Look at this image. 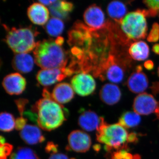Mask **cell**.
<instances>
[{"label": "cell", "mask_w": 159, "mask_h": 159, "mask_svg": "<svg viewBox=\"0 0 159 159\" xmlns=\"http://www.w3.org/2000/svg\"><path fill=\"white\" fill-rule=\"evenodd\" d=\"M144 66L145 68L148 70H153L154 67L153 61L151 60H147L145 61Z\"/></svg>", "instance_id": "cell-36"}, {"label": "cell", "mask_w": 159, "mask_h": 159, "mask_svg": "<svg viewBox=\"0 0 159 159\" xmlns=\"http://www.w3.org/2000/svg\"><path fill=\"white\" fill-rule=\"evenodd\" d=\"M15 103L17 106L18 111L20 114V116L23 117V115L25 113V109L26 105L29 102V100L25 99H19L15 101Z\"/></svg>", "instance_id": "cell-30"}, {"label": "cell", "mask_w": 159, "mask_h": 159, "mask_svg": "<svg viewBox=\"0 0 159 159\" xmlns=\"http://www.w3.org/2000/svg\"><path fill=\"white\" fill-rule=\"evenodd\" d=\"M74 74L67 67L59 68L41 69L38 72L36 79L39 84L44 86L61 81Z\"/></svg>", "instance_id": "cell-8"}, {"label": "cell", "mask_w": 159, "mask_h": 159, "mask_svg": "<svg viewBox=\"0 0 159 159\" xmlns=\"http://www.w3.org/2000/svg\"><path fill=\"white\" fill-rule=\"evenodd\" d=\"M147 41L150 43H156L159 40V24L154 23L147 38Z\"/></svg>", "instance_id": "cell-28"}, {"label": "cell", "mask_w": 159, "mask_h": 159, "mask_svg": "<svg viewBox=\"0 0 159 159\" xmlns=\"http://www.w3.org/2000/svg\"><path fill=\"white\" fill-rule=\"evenodd\" d=\"M48 159H70L66 154L61 153H57L51 155Z\"/></svg>", "instance_id": "cell-35"}, {"label": "cell", "mask_w": 159, "mask_h": 159, "mask_svg": "<svg viewBox=\"0 0 159 159\" xmlns=\"http://www.w3.org/2000/svg\"><path fill=\"white\" fill-rule=\"evenodd\" d=\"M56 2L55 0H53V1H39V2L40 3H42L43 5H47V6H51V4H53L54 2Z\"/></svg>", "instance_id": "cell-38"}, {"label": "cell", "mask_w": 159, "mask_h": 159, "mask_svg": "<svg viewBox=\"0 0 159 159\" xmlns=\"http://www.w3.org/2000/svg\"><path fill=\"white\" fill-rule=\"evenodd\" d=\"M51 96L55 102L62 105L70 102L74 98V90L69 83H60L54 86Z\"/></svg>", "instance_id": "cell-15"}, {"label": "cell", "mask_w": 159, "mask_h": 159, "mask_svg": "<svg viewBox=\"0 0 159 159\" xmlns=\"http://www.w3.org/2000/svg\"><path fill=\"white\" fill-rule=\"evenodd\" d=\"M116 53L115 49L111 50L108 57L93 74L95 77L102 80H107L113 84L122 82L126 70V61Z\"/></svg>", "instance_id": "cell-6"}, {"label": "cell", "mask_w": 159, "mask_h": 159, "mask_svg": "<svg viewBox=\"0 0 159 159\" xmlns=\"http://www.w3.org/2000/svg\"><path fill=\"white\" fill-rule=\"evenodd\" d=\"M62 45L52 39L37 42L33 50L34 62L42 69L66 67L68 54Z\"/></svg>", "instance_id": "cell-2"}, {"label": "cell", "mask_w": 159, "mask_h": 159, "mask_svg": "<svg viewBox=\"0 0 159 159\" xmlns=\"http://www.w3.org/2000/svg\"><path fill=\"white\" fill-rule=\"evenodd\" d=\"M45 150L47 153H50L51 155L57 153V145L53 142H48L46 145Z\"/></svg>", "instance_id": "cell-33"}, {"label": "cell", "mask_w": 159, "mask_h": 159, "mask_svg": "<svg viewBox=\"0 0 159 159\" xmlns=\"http://www.w3.org/2000/svg\"><path fill=\"white\" fill-rule=\"evenodd\" d=\"M94 150L96 151H99V149H100V146L99 145H95L94 147Z\"/></svg>", "instance_id": "cell-39"}, {"label": "cell", "mask_w": 159, "mask_h": 159, "mask_svg": "<svg viewBox=\"0 0 159 159\" xmlns=\"http://www.w3.org/2000/svg\"><path fill=\"white\" fill-rule=\"evenodd\" d=\"M20 135L23 141L29 145H36L45 140L41 129L35 125H26L20 131Z\"/></svg>", "instance_id": "cell-17"}, {"label": "cell", "mask_w": 159, "mask_h": 159, "mask_svg": "<svg viewBox=\"0 0 159 159\" xmlns=\"http://www.w3.org/2000/svg\"><path fill=\"white\" fill-rule=\"evenodd\" d=\"M159 102L152 95L146 93L139 94L135 98L133 103L134 111L141 115H148L156 112Z\"/></svg>", "instance_id": "cell-11"}, {"label": "cell", "mask_w": 159, "mask_h": 159, "mask_svg": "<svg viewBox=\"0 0 159 159\" xmlns=\"http://www.w3.org/2000/svg\"><path fill=\"white\" fill-rule=\"evenodd\" d=\"M6 29L5 42L13 52L16 54L27 53L34 50L37 43L35 37L37 31L30 27L9 29L6 26Z\"/></svg>", "instance_id": "cell-4"}, {"label": "cell", "mask_w": 159, "mask_h": 159, "mask_svg": "<svg viewBox=\"0 0 159 159\" xmlns=\"http://www.w3.org/2000/svg\"><path fill=\"white\" fill-rule=\"evenodd\" d=\"M27 14L29 19L35 25H43L48 21L49 10L42 3L34 2L28 7Z\"/></svg>", "instance_id": "cell-14"}, {"label": "cell", "mask_w": 159, "mask_h": 159, "mask_svg": "<svg viewBox=\"0 0 159 159\" xmlns=\"http://www.w3.org/2000/svg\"><path fill=\"white\" fill-rule=\"evenodd\" d=\"M100 117L93 111H84L80 115L78 124L83 130L91 132L97 129L100 125Z\"/></svg>", "instance_id": "cell-18"}, {"label": "cell", "mask_w": 159, "mask_h": 159, "mask_svg": "<svg viewBox=\"0 0 159 159\" xmlns=\"http://www.w3.org/2000/svg\"><path fill=\"white\" fill-rule=\"evenodd\" d=\"M152 51L155 54L159 55V43L154 45L152 47Z\"/></svg>", "instance_id": "cell-37"}, {"label": "cell", "mask_w": 159, "mask_h": 159, "mask_svg": "<svg viewBox=\"0 0 159 159\" xmlns=\"http://www.w3.org/2000/svg\"><path fill=\"white\" fill-rule=\"evenodd\" d=\"M64 29V24L62 20L52 17L48 20L45 25L46 32L53 37L58 36L61 34Z\"/></svg>", "instance_id": "cell-23"}, {"label": "cell", "mask_w": 159, "mask_h": 159, "mask_svg": "<svg viewBox=\"0 0 159 159\" xmlns=\"http://www.w3.org/2000/svg\"><path fill=\"white\" fill-rule=\"evenodd\" d=\"M148 80L146 74L142 72L141 66H137L135 70L129 77L127 86L134 93H142L148 88Z\"/></svg>", "instance_id": "cell-13"}, {"label": "cell", "mask_w": 159, "mask_h": 159, "mask_svg": "<svg viewBox=\"0 0 159 159\" xmlns=\"http://www.w3.org/2000/svg\"><path fill=\"white\" fill-rule=\"evenodd\" d=\"M9 159H40L37 154L31 148L19 147L11 153Z\"/></svg>", "instance_id": "cell-25"}, {"label": "cell", "mask_w": 159, "mask_h": 159, "mask_svg": "<svg viewBox=\"0 0 159 159\" xmlns=\"http://www.w3.org/2000/svg\"><path fill=\"white\" fill-rule=\"evenodd\" d=\"M99 95L102 102L112 106L119 102L122 97V93L118 85L113 83H107L102 86Z\"/></svg>", "instance_id": "cell-16"}, {"label": "cell", "mask_w": 159, "mask_h": 159, "mask_svg": "<svg viewBox=\"0 0 159 159\" xmlns=\"http://www.w3.org/2000/svg\"><path fill=\"white\" fill-rule=\"evenodd\" d=\"M107 11L110 17L120 24L126 16L127 9L125 3L119 1H113L109 3Z\"/></svg>", "instance_id": "cell-20"}, {"label": "cell", "mask_w": 159, "mask_h": 159, "mask_svg": "<svg viewBox=\"0 0 159 159\" xmlns=\"http://www.w3.org/2000/svg\"><path fill=\"white\" fill-rule=\"evenodd\" d=\"M34 59L28 53L16 54L11 61L13 69L21 73H28L32 70Z\"/></svg>", "instance_id": "cell-19"}, {"label": "cell", "mask_w": 159, "mask_h": 159, "mask_svg": "<svg viewBox=\"0 0 159 159\" xmlns=\"http://www.w3.org/2000/svg\"><path fill=\"white\" fill-rule=\"evenodd\" d=\"M138 141V137L137 134L135 133H131L129 134L127 138V143H135Z\"/></svg>", "instance_id": "cell-34"}, {"label": "cell", "mask_w": 159, "mask_h": 159, "mask_svg": "<svg viewBox=\"0 0 159 159\" xmlns=\"http://www.w3.org/2000/svg\"><path fill=\"white\" fill-rule=\"evenodd\" d=\"M130 57L134 60H145L149 55V48L145 42L139 41L132 43L128 50Z\"/></svg>", "instance_id": "cell-21"}, {"label": "cell", "mask_w": 159, "mask_h": 159, "mask_svg": "<svg viewBox=\"0 0 159 159\" xmlns=\"http://www.w3.org/2000/svg\"><path fill=\"white\" fill-rule=\"evenodd\" d=\"M100 125L97 129V140L105 145L107 151L118 150L127 142L129 134L126 129L119 123L109 124L103 117H100Z\"/></svg>", "instance_id": "cell-3"}, {"label": "cell", "mask_w": 159, "mask_h": 159, "mask_svg": "<svg viewBox=\"0 0 159 159\" xmlns=\"http://www.w3.org/2000/svg\"><path fill=\"white\" fill-rule=\"evenodd\" d=\"M49 11L53 17L57 18L61 20L66 19L69 14L63 11L61 7L60 1L56 2L49 6Z\"/></svg>", "instance_id": "cell-27"}, {"label": "cell", "mask_w": 159, "mask_h": 159, "mask_svg": "<svg viewBox=\"0 0 159 159\" xmlns=\"http://www.w3.org/2000/svg\"><path fill=\"white\" fill-rule=\"evenodd\" d=\"M28 119L24 117L20 116L16 119L15 129L17 130L21 131L26 125Z\"/></svg>", "instance_id": "cell-31"}, {"label": "cell", "mask_w": 159, "mask_h": 159, "mask_svg": "<svg viewBox=\"0 0 159 159\" xmlns=\"http://www.w3.org/2000/svg\"><path fill=\"white\" fill-rule=\"evenodd\" d=\"M13 146L9 143L1 144L0 147V159H7V157L12 153Z\"/></svg>", "instance_id": "cell-29"}, {"label": "cell", "mask_w": 159, "mask_h": 159, "mask_svg": "<svg viewBox=\"0 0 159 159\" xmlns=\"http://www.w3.org/2000/svg\"><path fill=\"white\" fill-rule=\"evenodd\" d=\"M157 74H158V76L159 77V66L158 68Z\"/></svg>", "instance_id": "cell-41"}, {"label": "cell", "mask_w": 159, "mask_h": 159, "mask_svg": "<svg viewBox=\"0 0 159 159\" xmlns=\"http://www.w3.org/2000/svg\"><path fill=\"white\" fill-rule=\"evenodd\" d=\"M83 18L86 25L95 30L105 29L108 23L106 21L102 9L96 4L91 5L86 9Z\"/></svg>", "instance_id": "cell-9"}, {"label": "cell", "mask_w": 159, "mask_h": 159, "mask_svg": "<svg viewBox=\"0 0 159 159\" xmlns=\"http://www.w3.org/2000/svg\"><path fill=\"white\" fill-rule=\"evenodd\" d=\"M2 84L9 95H20L25 89L26 80L20 73H11L3 78Z\"/></svg>", "instance_id": "cell-12"}, {"label": "cell", "mask_w": 159, "mask_h": 159, "mask_svg": "<svg viewBox=\"0 0 159 159\" xmlns=\"http://www.w3.org/2000/svg\"><path fill=\"white\" fill-rule=\"evenodd\" d=\"M141 121L139 114L134 111H126L121 115L119 123L125 128H131L138 126Z\"/></svg>", "instance_id": "cell-22"}, {"label": "cell", "mask_w": 159, "mask_h": 159, "mask_svg": "<svg viewBox=\"0 0 159 159\" xmlns=\"http://www.w3.org/2000/svg\"><path fill=\"white\" fill-rule=\"evenodd\" d=\"M68 146L67 150L75 152L84 153L89 150L92 141L90 137L85 132L75 130L71 132L68 137Z\"/></svg>", "instance_id": "cell-10"}, {"label": "cell", "mask_w": 159, "mask_h": 159, "mask_svg": "<svg viewBox=\"0 0 159 159\" xmlns=\"http://www.w3.org/2000/svg\"><path fill=\"white\" fill-rule=\"evenodd\" d=\"M158 15H159V5L158 6Z\"/></svg>", "instance_id": "cell-42"}, {"label": "cell", "mask_w": 159, "mask_h": 159, "mask_svg": "<svg viewBox=\"0 0 159 159\" xmlns=\"http://www.w3.org/2000/svg\"><path fill=\"white\" fill-rule=\"evenodd\" d=\"M116 151L109 152L107 159H134V155L133 156L129 152V149L126 144Z\"/></svg>", "instance_id": "cell-26"}, {"label": "cell", "mask_w": 159, "mask_h": 159, "mask_svg": "<svg viewBox=\"0 0 159 159\" xmlns=\"http://www.w3.org/2000/svg\"><path fill=\"white\" fill-rule=\"evenodd\" d=\"M148 10L138 9L129 12L120 23L121 31L127 39L135 41L144 39L147 34Z\"/></svg>", "instance_id": "cell-5"}, {"label": "cell", "mask_w": 159, "mask_h": 159, "mask_svg": "<svg viewBox=\"0 0 159 159\" xmlns=\"http://www.w3.org/2000/svg\"><path fill=\"white\" fill-rule=\"evenodd\" d=\"M71 84L74 92L81 97L91 95L96 89V82L93 77L84 72L74 75L71 79Z\"/></svg>", "instance_id": "cell-7"}, {"label": "cell", "mask_w": 159, "mask_h": 159, "mask_svg": "<svg viewBox=\"0 0 159 159\" xmlns=\"http://www.w3.org/2000/svg\"><path fill=\"white\" fill-rule=\"evenodd\" d=\"M66 110L52 98L38 100L31 107V116L35 117V122L43 130L51 131L61 125L66 120Z\"/></svg>", "instance_id": "cell-1"}, {"label": "cell", "mask_w": 159, "mask_h": 159, "mask_svg": "<svg viewBox=\"0 0 159 159\" xmlns=\"http://www.w3.org/2000/svg\"><path fill=\"white\" fill-rule=\"evenodd\" d=\"M0 141H1V144H3L6 143L5 142V139L4 137L1 136V138H0Z\"/></svg>", "instance_id": "cell-40"}, {"label": "cell", "mask_w": 159, "mask_h": 159, "mask_svg": "<svg viewBox=\"0 0 159 159\" xmlns=\"http://www.w3.org/2000/svg\"><path fill=\"white\" fill-rule=\"evenodd\" d=\"M15 121L12 114L3 112L0 115V129L4 132H9L15 128Z\"/></svg>", "instance_id": "cell-24"}, {"label": "cell", "mask_w": 159, "mask_h": 159, "mask_svg": "<svg viewBox=\"0 0 159 159\" xmlns=\"http://www.w3.org/2000/svg\"><path fill=\"white\" fill-rule=\"evenodd\" d=\"M75 159V158H71V159Z\"/></svg>", "instance_id": "cell-43"}, {"label": "cell", "mask_w": 159, "mask_h": 159, "mask_svg": "<svg viewBox=\"0 0 159 159\" xmlns=\"http://www.w3.org/2000/svg\"><path fill=\"white\" fill-rule=\"evenodd\" d=\"M60 4L63 11L68 14L74 9V5L70 2L66 1H60Z\"/></svg>", "instance_id": "cell-32"}]
</instances>
